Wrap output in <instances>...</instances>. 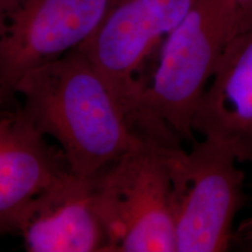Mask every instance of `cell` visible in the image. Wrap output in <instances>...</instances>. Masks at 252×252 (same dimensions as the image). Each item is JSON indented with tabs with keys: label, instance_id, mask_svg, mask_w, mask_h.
<instances>
[{
	"label": "cell",
	"instance_id": "obj_6",
	"mask_svg": "<svg viewBox=\"0 0 252 252\" xmlns=\"http://www.w3.org/2000/svg\"><path fill=\"white\" fill-rule=\"evenodd\" d=\"M108 0H17L0 24V108L23 78L83 45Z\"/></svg>",
	"mask_w": 252,
	"mask_h": 252
},
{
	"label": "cell",
	"instance_id": "obj_12",
	"mask_svg": "<svg viewBox=\"0 0 252 252\" xmlns=\"http://www.w3.org/2000/svg\"><path fill=\"white\" fill-rule=\"evenodd\" d=\"M13 2L14 0H0V24H1L5 13L8 11L9 7L13 5Z\"/></svg>",
	"mask_w": 252,
	"mask_h": 252
},
{
	"label": "cell",
	"instance_id": "obj_10",
	"mask_svg": "<svg viewBox=\"0 0 252 252\" xmlns=\"http://www.w3.org/2000/svg\"><path fill=\"white\" fill-rule=\"evenodd\" d=\"M231 21V39L252 28V0H225Z\"/></svg>",
	"mask_w": 252,
	"mask_h": 252
},
{
	"label": "cell",
	"instance_id": "obj_4",
	"mask_svg": "<svg viewBox=\"0 0 252 252\" xmlns=\"http://www.w3.org/2000/svg\"><path fill=\"white\" fill-rule=\"evenodd\" d=\"M169 153L176 252H223L235 238L244 172L229 149L202 138Z\"/></svg>",
	"mask_w": 252,
	"mask_h": 252
},
{
	"label": "cell",
	"instance_id": "obj_5",
	"mask_svg": "<svg viewBox=\"0 0 252 252\" xmlns=\"http://www.w3.org/2000/svg\"><path fill=\"white\" fill-rule=\"evenodd\" d=\"M195 1L108 0L98 27L80 46L117 94L130 122L145 69Z\"/></svg>",
	"mask_w": 252,
	"mask_h": 252
},
{
	"label": "cell",
	"instance_id": "obj_13",
	"mask_svg": "<svg viewBox=\"0 0 252 252\" xmlns=\"http://www.w3.org/2000/svg\"><path fill=\"white\" fill-rule=\"evenodd\" d=\"M15 1H17V0H15Z\"/></svg>",
	"mask_w": 252,
	"mask_h": 252
},
{
	"label": "cell",
	"instance_id": "obj_7",
	"mask_svg": "<svg viewBox=\"0 0 252 252\" xmlns=\"http://www.w3.org/2000/svg\"><path fill=\"white\" fill-rule=\"evenodd\" d=\"M14 231L30 252H110L93 180L69 169L25 207Z\"/></svg>",
	"mask_w": 252,
	"mask_h": 252
},
{
	"label": "cell",
	"instance_id": "obj_11",
	"mask_svg": "<svg viewBox=\"0 0 252 252\" xmlns=\"http://www.w3.org/2000/svg\"><path fill=\"white\" fill-rule=\"evenodd\" d=\"M238 236L241 241H243L249 248L252 249V217L238 230Z\"/></svg>",
	"mask_w": 252,
	"mask_h": 252
},
{
	"label": "cell",
	"instance_id": "obj_9",
	"mask_svg": "<svg viewBox=\"0 0 252 252\" xmlns=\"http://www.w3.org/2000/svg\"><path fill=\"white\" fill-rule=\"evenodd\" d=\"M67 169L20 110L0 115V235L14 231L25 207Z\"/></svg>",
	"mask_w": 252,
	"mask_h": 252
},
{
	"label": "cell",
	"instance_id": "obj_8",
	"mask_svg": "<svg viewBox=\"0 0 252 252\" xmlns=\"http://www.w3.org/2000/svg\"><path fill=\"white\" fill-rule=\"evenodd\" d=\"M194 133L252 162V28L226 43L193 122Z\"/></svg>",
	"mask_w": 252,
	"mask_h": 252
},
{
	"label": "cell",
	"instance_id": "obj_1",
	"mask_svg": "<svg viewBox=\"0 0 252 252\" xmlns=\"http://www.w3.org/2000/svg\"><path fill=\"white\" fill-rule=\"evenodd\" d=\"M20 112L42 135L54 138L69 171L91 178L147 138L81 47L31 71L19 82Z\"/></svg>",
	"mask_w": 252,
	"mask_h": 252
},
{
	"label": "cell",
	"instance_id": "obj_2",
	"mask_svg": "<svg viewBox=\"0 0 252 252\" xmlns=\"http://www.w3.org/2000/svg\"><path fill=\"white\" fill-rule=\"evenodd\" d=\"M230 40L225 0H196L158 50L152 76L132 112L134 130L145 137L194 143L195 115Z\"/></svg>",
	"mask_w": 252,
	"mask_h": 252
},
{
	"label": "cell",
	"instance_id": "obj_3",
	"mask_svg": "<svg viewBox=\"0 0 252 252\" xmlns=\"http://www.w3.org/2000/svg\"><path fill=\"white\" fill-rule=\"evenodd\" d=\"M147 138L91 176L110 252H176L169 153Z\"/></svg>",
	"mask_w": 252,
	"mask_h": 252
}]
</instances>
